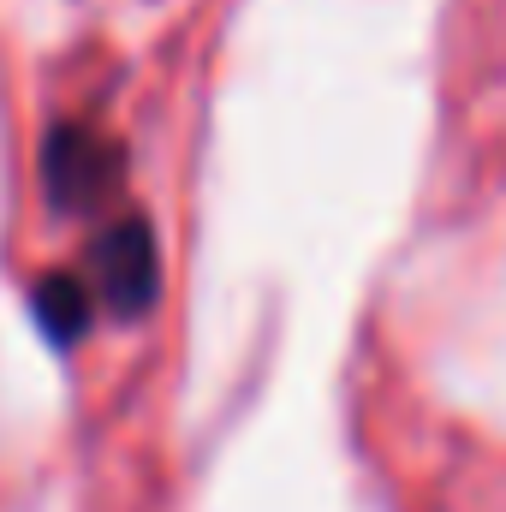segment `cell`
Here are the masks:
<instances>
[{
  "instance_id": "6da1fadb",
  "label": "cell",
  "mask_w": 506,
  "mask_h": 512,
  "mask_svg": "<svg viewBox=\"0 0 506 512\" xmlns=\"http://www.w3.org/2000/svg\"><path fill=\"white\" fill-rule=\"evenodd\" d=\"M126 179V155L96 126H54L42 143V191L60 215L102 209Z\"/></svg>"
},
{
  "instance_id": "7a4b0ae2",
  "label": "cell",
  "mask_w": 506,
  "mask_h": 512,
  "mask_svg": "<svg viewBox=\"0 0 506 512\" xmlns=\"http://www.w3.org/2000/svg\"><path fill=\"white\" fill-rule=\"evenodd\" d=\"M90 274H96V298L108 304V316H120V322L149 316V304L161 298V245H155V227L143 215H120L114 227H102L96 251H90Z\"/></svg>"
},
{
  "instance_id": "3957f363",
  "label": "cell",
  "mask_w": 506,
  "mask_h": 512,
  "mask_svg": "<svg viewBox=\"0 0 506 512\" xmlns=\"http://www.w3.org/2000/svg\"><path fill=\"white\" fill-rule=\"evenodd\" d=\"M90 310H96V292H90L78 274H48V280H36V322L48 328L54 346H72V340L90 328Z\"/></svg>"
}]
</instances>
